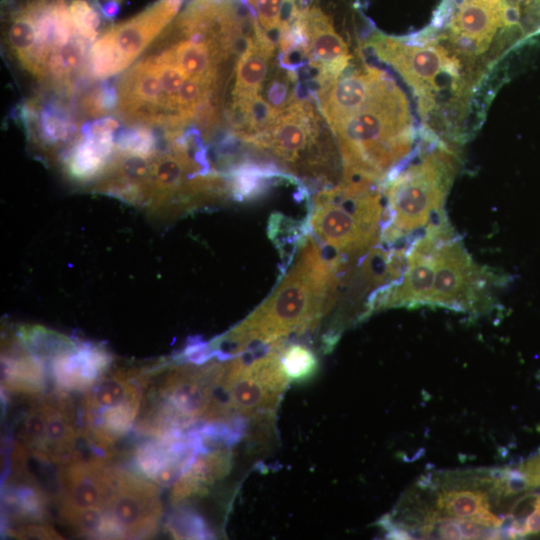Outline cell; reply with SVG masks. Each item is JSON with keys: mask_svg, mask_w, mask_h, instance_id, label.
<instances>
[{"mask_svg": "<svg viewBox=\"0 0 540 540\" xmlns=\"http://www.w3.org/2000/svg\"><path fill=\"white\" fill-rule=\"evenodd\" d=\"M502 275L476 264L455 232L445 237L435 252V276L429 306L456 311L480 310L491 303L492 288Z\"/></svg>", "mask_w": 540, "mask_h": 540, "instance_id": "cell-8", "label": "cell"}, {"mask_svg": "<svg viewBox=\"0 0 540 540\" xmlns=\"http://www.w3.org/2000/svg\"><path fill=\"white\" fill-rule=\"evenodd\" d=\"M162 510L155 482L117 470L115 488L105 512L119 524L125 538H145L155 534Z\"/></svg>", "mask_w": 540, "mask_h": 540, "instance_id": "cell-11", "label": "cell"}, {"mask_svg": "<svg viewBox=\"0 0 540 540\" xmlns=\"http://www.w3.org/2000/svg\"><path fill=\"white\" fill-rule=\"evenodd\" d=\"M438 507L458 518L473 517L489 509L488 496L482 491L449 490L439 494Z\"/></svg>", "mask_w": 540, "mask_h": 540, "instance_id": "cell-20", "label": "cell"}, {"mask_svg": "<svg viewBox=\"0 0 540 540\" xmlns=\"http://www.w3.org/2000/svg\"><path fill=\"white\" fill-rule=\"evenodd\" d=\"M2 389L37 397L46 386L44 361L29 352L16 338L2 354Z\"/></svg>", "mask_w": 540, "mask_h": 540, "instance_id": "cell-17", "label": "cell"}, {"mask_svg": "<svg viewBox=\"0 0 540 540\" xmlns=\"http://www.w3.org/2000/svg\"><path fill=\"white\" fill-rule=\"evenodd\" d=\"M437 537L441 539H462L456 518H436Z\"/></svg>", "mask_w": 540, "mask_h": 540, "instance_id": "cell-27", "label": "cell"}, {"mask_svg": "<svg viewBox=\"0 0 540 540\" xmlns=\"http://www.w3.org/2000/svg\"><path fill=\"white\" fill-rule=\"evenodd\" d=\"M61 520L85 536L100 538L105 511L91 507L86 509L59 512Z\"/></svg>", "mask_w": 540, "mask_h": 540, "instance_id": "cell-24", "label": "cell"}, {"mask_svg": "<svg viewBox=\"0 0 540 540\" xmlns=\"http://www.w3.org/2000/svg\"><path fill=\"white\" fill-rule=\"evenodd\" d=\"M165 528L175 539H210L214 537L213 532L200 515L182 507L171 513Z\"/></svg>", "mask_w": 540, "mask_h": 540, "instance_id": "cell-22", "label": "cell"}, {"mask_svg": "<svg viewBox=\"0 0 540 540\" xmlns=\"http://www.w3.org/2000/svg\"><path fill=\"white\" fill-rule=\"evenodd\" d=\"M298 17L308 43L309 66L316 72L318 91L328 87L343 74L351 55L332 20L319 7L299 8Z\"/></svg>", "mask_w": 540, "mask_h": 540, "instance_id": "cell-13", "label": "cell"}, {"mask_svg": "<svg viewBox=\"0 0 540 540\" xmlns=\"http://www.w3.org/2000/svg\"><path fill=\"white\" fill-rule=\"evenodd\" d=\"M119 126L118 119L112 116L93 119L82 125L76 140L58 161L68 180L93 188L114 153Z\"/></svg>", "mask_w": 540, "mask_h": 540, "instance_id": "cell-12", "label": "cell"}, {"mask_svg": "<svg viewBox=\"0 0 540 540\" xmlns=\"http://www.w3.org/2000/svg\"><path fill=\"white\" fill-rule=\"evenodd\" d=\"M340 274L308 235L291 268L242 322L210 343L220 360L264 347L291 334L312 332L333 308Z\"/></svg>", "mask_w": 540, "mask_h": 540, "instance_id": "cell-2", "label": "cell"}, {"mask_svg": "<svg viewBox=\"0 0 540 540\" xmlns=\"http://www.w3.org/2000/svg\"><path fill=\"white\" fill-rule=\"evenodd\" d=\"M34 150L44 160L58 162L79 135L83 118L75 97L37 91L21 104L17 114Z\"/></svg>", "mask_w": 540, "mask_h": 540, "instance_id": "cell-10", "label": "cell"}, {"mask_svg": "<svg viewBox=\"0 0 540 540\" xmlns=\"http://www.w3.org/2000/svg\"><path fill=\"white\" fill-rule=\"evenodd\" d=\"M46 432V413L41 400L32 405L25 416L20 431L21 442L32 453L38 452L44 442Z\"/></svg>", "mask_w": 540, "mask_h": 540, "instance_id": "cell-23", "label": "cell"}, {"mask_svg": "<svg viewBox=\"0 0 540 540\" xmlns=\"http://www.w3.org/2000/svg\"><path fill=\"white\" fill-rule=\"evenodd\" d=\"M540 503V494L535 491L520 497L512 506L510 513L515 518H526Z\"/></svg>", "mask_w": 540, "mask_h": 540, "instance_id": "cell-26", "label": "cell"}, {"mask_svg": "<svg viewBox=\"0 0 540 540\" xmlns=\"http://www.w3.org/2000/svg\"><path fill=\"white\" fill-rule=\"evenodd\" d=\"M540 532V503L537 507L526 517L525 520V533L527 535L536 534Z\"/></svg>", "mask_w": 540, "mask_h": 540, "instance_id": "cell-29", "label": "cell"}, {"mask_svg": "<svg viewBox=\"0 0 540 540\" xmlns=\"http://www.w3.org/2000/svg\"><path fill=\"white\" fill-rule=\"evenodd\" d=\"M455 169V153L445 144L394 169L383 184L381 241L394 245L446 216L443 205Z\"/></svg>", "mask_w": 540, "mask_h": 540, "instance_id": "cell-5", "label": "cell"}, {"mask_svg": "<svg viewBox=\"0 0 540 540\" xmlns=\"http://www.w3.org/2000/svg\"><path fill=\"white\" fill-rule=\"evenodd\" d=\"M458 526L462 539L483 538V531L471 519L458 518Z\"/></svg>", "mask_w": 540, "mask_h": 540, "instance_id": "cell-28", "label": "cell"}, {"mask_svg": "<svg viewBox=\"0 0 540 540\" xmlns=\"http://www.w3.org/2000/svg\"><path fill=\"white\" fill-rule=\"evenodd\" d=\"M382 185L341 181L313 198L309 226L341 274L381 241Z\"/></svg>", "mask_w": 540, "mask_h": 540, "instance_id": "cell-4", "label": "cell"}, {"mask_svg": "<svg viewBox=\"0 0 540 540\" xmlns=\"http://www.w3.org/2000/svg\"><path fill=\"white\" fill-rule=\"evenodd\" d=\"M145 377L135 369L105 371L89 388L82 401L80 425L98 413L128 404H140L143 399Z\"/></svg>", "mask_w": 540, "mask_h": 540, "instance_id": "cell-16", "label": "cell"}, {"mask_svg": "<svg viewBox=\"0 0 540 540\" xmlns=\"http://www.w3.org/2000/svg\"><path fill=\"white\" fill-rule=\"evenodd\" d=\"M312 103L295 99L251 145L298 181L328 188L341 182L337 144Z\"/></svg>", "mask_w": 540, "mask_h": 540, "instance_id": "cell-6", "label": "cell"}, {"mask_svg": "<svg viewBox=\"0 0 540 540\" xmlns=\"http://www.w3.org/2000/svg\"><path fill=\"white\" fill-rule=\"evenodd\" d=\"M232 466V452L228 447L198 454L187 471L202 487L224 478Z\"/></svg>", "mask_w": 540, "mask_h": 540, "instance_id": "cell-19", "label": "cell"}, {"mask_svg": "<svg viewBox=\"0 0 540 540\" xmlns=\"http://www.w3.org/2000/svg\"><path fill=\"white\" fill-rule=\"evenodd\" d=\"M367 45L414 89L424 113L432 109L435 93L443 88L445 78L460 79L459 60L441 45L407 43L380 33L372 36Z\"/></svg>", "mask_w": 540, "mask_h": 540, "instance_id": "cell-9", "label": "cell"}, {"mask_svg": "<svg viewBox=\"0 0 540 540\" xmlns=\"http://www.w3.org/2000/svg\"><path fill=\"white\" fill-rule=\"evenodd\" d=\"M281 362L288 379L296 383L308 381L318 369V359L315 353L299 343L282 347Z\"/></svg>", "mask_w": 540, "mask_h": 540, "instance_id": "cell-21", "label": "cell"}, {"mask_svg": "<svg viewBox=\"0 0 540 540\" xmlns=\"http://www.w3.org/2000/svg\"><path fill=\"white\" fill-rule=\"evenodd\" d=\"M110 4L118 5L122 0H107Z\"/></svg>", "mask_w": 540, "mask_h": 540, "instance_id": "cell-30", "label": "cell"}, {"mask_svg": "<svg viewBox=\"0 0 540 540\" xmlns=\"http://www.w3.org/2000/svg\"><path fill=\"white\" fill-rule=\"evenodd\" d=\"M46 361L58 389L86 392L109 369L112 358L99 346L73 341Z\"/></svg>", "mask_w": 540, "mask_h": 540, "instance_id": "cell-15", "label": "cell"}, {"mask_svg": "<svg viewBox=\"0 0 540 540\" xmlns=\"http://www.w3.org/2000/svg\"><path fill=\"white\" fill-rule=\"evenodd\" d=\"M4 54L37 91L75 97L105 15L98 0H3Z\"/></svg>", "mask_w": 540, "mask_h": 540, "instance_id": "cell-1", "label": "cell"}, {"mask_svg": "<svg viewBox=\"0 0 540 540\" xmlns=\"http://www.w3.org/2000/svg\"><path fill=\"white\" fill-rule=\"evenodd\" d=\"M24 480L16 485L5 488L4 505L12 519L43 521L47 514L49 496L27 471Z\"/></svg>", "mask_w": 540, "mask_h": 540, "instance_id": "cell-18", "label": "cell"}, {"mask_svg": "<svg viewBox=\"0 0 540 540\" xmlns=\"http://www.w3.org/2000/svg\"><path fill=\"white\" fill-rule=\"evenodd\" d=\"M183 0H156L153 4L112 26L92 44L88 73L104 80L127 70L178 15Z\"/></svg>", "mask_w": 540, "mask_h": 540, "instance_id": "cell-7", "label": "cell"}, {"mask_svg": "<svg viewBox=\"0 0 540 540\" xmlns=\"http://www.w3.org/2000/svg\"><path fill=\"white\" fill-rule=\"evenodd\" d=\"M327 124L339 148L343 181L383 185L414 145L409 102L382 70L363 100Z\"/></svg>", "mask_w": 540, "mask_h": 540, "instance_id": "cell-3", "label": "cell"}, {"mask_svg": "<svg viewBox=\"0 0 540 540\" xmlns=\"http://www.w3.org/2000/svg\"><path fill=\"white\" fill-rule=\"evenodd\" d=\"M503 10L504 0H462L449 22L454 50L466 56L485 52L503 26Z\"/></svg>", "mask_w": 540, "mask_h": 540, "instance_id": "cell-14", "label": "cell"}, {"mask_svg": "<svg viewBox=\"0 0 540 540\" xmlns=\"http://www.w3.org/2000/svg\"><path fill=\"white\" fill-rule=\"evenodd\" d=\"M8 534L18 539H63V537L49 525L28 524L19 528L10 529Z\"/></svg>", "mask_w": 540, "mask_h": 540, "instance_id": "cell-25", "label": "cell"}]
</instances>
